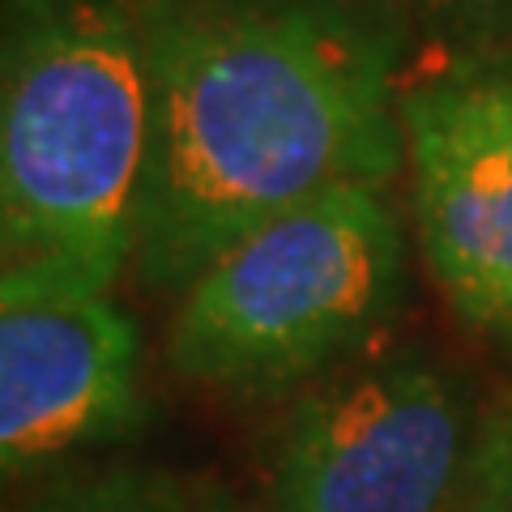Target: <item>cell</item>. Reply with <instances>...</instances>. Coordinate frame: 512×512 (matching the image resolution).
<instances>
[{"label": "cell", "mask_w": 512, "mask_h": 512, "mask_svg": "<svg viewBox=\"0 0 512 512\" xmlns=\"http://www.w3.org/2000/svg\"><path fill=\"white\" fill-rule=\"evenodd\" d=\"M478 419L453 367L397 350L295 397L269 466L274 512H466Z\"/></svg>", "instance_id": "277c9868"}, {"label": "cell", "mask_w": 512, "mask_h": 512, "mask_svg": "<svg viewBox=\"0 0 512 512\" xmlns=\"http://www.w3.org/2000/svg\"><path fill=\"white\" fill-rule=\"evenodd\" d=\"M397 116L431 278L461 320L512 342V64L419 77Z\"/></svg>", "instance_id": "5b68a950"}, {"label": "cell", "mask_w": 512, "mask_h": 512, "mask_svg": "<svg viewBox=\"0 0 512 512\" xmlns=\"http://www.w3.org/2000/svg\"><path fill=\"white\" fill-rule=\"evenodd\" d=\"M141 342L111 299H0V483L124 436Z\"/></svg>", "instance_id": "8992f818"}, {"label": "cell", "mask_w": 512, "mask_h": 512, "mask_svg": "<svg viewBox=\"0 0 512 512\" xmlns=\"http://www.w3.org/2000/svg\"><path fill=\"white\" fill-rule=\"evenodd\" d=\"M30 512H235L227 495L158 470H116L64 483Z\"/></svg>", "instance_id": "52a82bcc"}, {"label": "cell", "mask_w": 512, "mask_h": 512, "mask_svg": "<svg viewBox=\"0 0 512 512\" xmlns=\"http://www.w3.org/2000/svg\"><path fill=\"white\" fill-rule=\"evenodd\" d=\"M146 56L133 0H0V299H107L137 261Z\"/></svg>", "instance_id": "7a4b0ae2"}, {"label": "cell", "mask_w": 512, "mask_h": 512, "mask_svg": "<svg viewBox=\"0 0 512 512\" xmlns=\"http://www.w3.org/2000/svg\"><path fill=\"white\" fill-rule=\"evenodd\" d=\"M397 26H419L444 43L487 52L512 43V0H376Z\"/></svg>", "instance_id": "ba28073f"}, {"label": "cell", "mask_w": 512, "mask_h": 512, "mask_svg": "<svg viewBox=\"0 0 512 512\" xmlns=\"http://www.w3.org/2000/svg\"><path fill=\"white\" fill-rule=\"evenodd\" d=\"M406 303V231L376 184L316 192L180 291L167 359L218 393H282L359 359Z\"/></svg>", "instance_id": "3957f363"}, {"label": "cell", "mask_w": 512, "mask_h": 512, "mask_svg": "<svg viewBox=\"0 0 512 512\" xmlns=\"http://www.w3.org/2000/svg\"><path fill=\"white\" fill-rule=\"evenodd\" d=\"M466 512H512V393L478 419Z\"/></svg>", "instance_id": "9c48e42d"}, {"label": "cell", "mask_w": 512, "mask_h": 512, "mask_svg": "<svg viewBox=\"0 0 512 512\" xmlns=\"http://www.w3.org/2000/svg\"><path fill=\"white\" fill-rule=\"evenodd\" d=\"M146 192L133 269L184 286L235 239L342 184L389 188L402 26L376 0H133Z\"/></svg>", "instance_id": "6da1fadb"}]
</instances>
